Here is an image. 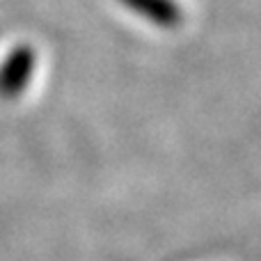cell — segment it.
Returning <instances> with one entry per match:
<instances>
[{"label": "cell", "instance_id": "obj_1", "mask_svg": "<svg viewBox=\"0 0 261 261\" xmlns=\"http://www.w3.org/2000/svg\"><path fill=\"white\" fill-rule=\"evenodd\" d=\"M37 69V53L32 46L18 44L7 53L0 64V99L14 101L30 85L32 73Z\"/></svg>", "mask_w": 261, "mask_h": 261}, {"label": "cell", "instance_id": "obj_2", "mask_svg": "<svg viewBox=\"0 0 261 261\" xmlns=\"http://www.w3.org/2000/svg\"><path fill=\"white\" fill-rule=\"evenodd\" d=\"M122 3L140 16L151 18V23L158 25H167L176 18V7L172 5V0H122Z\"/></svg>", "mask_w": 261, "mask_h": 261}]
</instances>
